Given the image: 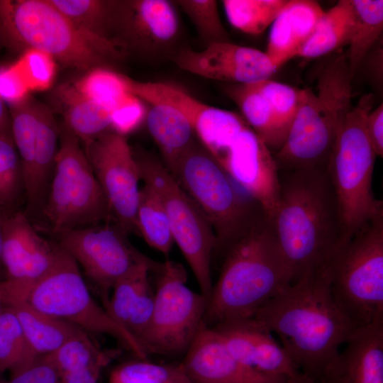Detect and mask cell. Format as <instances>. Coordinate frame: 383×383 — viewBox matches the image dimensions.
<instances>
[{
	"label": "cell",
	"instance_id": "obj_16",
	"mask_svg": "<svg viewBox=\"0 0 383 383\" xmlns=\"http://www.w3.org/2000/svg\"><path fill=\"white\" fill-rule=\"evenodd\" d=\"M174 5L167 0L113 1L111 40L126 55L171 58L180 35Z\"/></svg>",
	"mask_w": 383,
	"mask_h": 383
},
{
	"label": "cell",
	"instance_id": "obj_40",
	"mask_svg": "<svg viewBox=\"0 0 383 383\" xmlns=\"http://www.w3.org/2000/svg\"><path fill=\"white\" fill-rule=\"evenodd\" d=\"M4 383H60L59 373L50 355L37 357L30 363L11 373Z\"/></svg>",
	"mask_w": 383,
	"mask_h": 383
},
{
	"label": "cell",
	"instance_id": "obj_25",
	"mask_svg": "<svg viewBox=\"0 0 383 383\" xmlns=\"http://www.w3.org/2000/svg\"><path fill=\"white\" fill-rule=\"evenodd\" d=\"M54 99L63 116L62 126L82 143L111 130V111L83 95L74 83L58 86Z\"/></svg>",
	"mask_w": 383,
	"mask_h": 383
},
{
	"label": "cell",
	"instance_id": "obj_38",
	"mask_svg": "<svg viewBox=\"0 0 383 383\" xmlns=\"http://www.w3.org/2000/svg\"><path fill=\"white\" fill-rule=\"evenodd\" d=\"M188 16L206 47L230 41L214 0H177L173 1ZM205 47V48H206Z\"/></svg>",
	"mask_w": 383,
	"mask_h": 383
},
{
	"label": "cell",
	"instance_id": "obj_6",
	"mask_svg": "<svg viewBox=\"0 0 383 383\" xmlns=\"http://www.w3.org/2000/svg\"><path fill=\"white\" fill-rule=\"evenodd\" d=\"M170 174L210 223L216 239V251L222 255L266 218L261 206L197 141Z\"/></svg>",
	"mask_w": 383,
	"mask_h": 383
},
{
	"label": "cell",
	"instance_id": "obj_37",
	"mask_svg": "<svg viewBox=\"0 0 383 383\" xmlns=\"http://www.w3.org/2000/svg\"><path fill=\"white\" fill-rule=\"evenodd\" d=\"M252 84L268 102L281 131L287 138L301 106L303 89L270 79Z\"/></svg>",
	"mask_w": 383,
	"mask_h": 383
},
{
	"label": "cell",
	"instance_id": "obj_29",
	"mask_svg": "<svg viewBox=\"0 0 383 383\" xmlns=\"http://www.w3.org/2000/svg\"><path fill=\"white\" fill-rule=\"evenodd\" d=\"M354 25L346 54L351 77L361 68L383 30V1L352 0Z\"/></svg>",
	"mask_w": 383,
	"mask_h": 383
},
{
	"label": "cell",
	"instance_id": "obj_17",
	"mask_svg": "<svg viewBox=\"0 0 383 383\" xmlns=\"http://www.w3.org/2000/svg\"><path fill=\"white\" fill-rule=\"evenodd\" d=\"M61 247L44 238L25 211H15L3 224L2 264L7 302L26 300L55 264Z\"/></svg>",
	"mask_w": 383,
	"mask_h": 383
},
{
	"label": "cell",
	"instance_id": "obj_5",
	"mask_svg": "<svg viewBox=\"0 0 383 383\" xmlns=\"http://www.w3.org/2000/svg\"><path fill=\"white\" fill-rule=\"evenodd\" d=\"M374 95H362L338 132L326 166L336 201L341 245L374 219L383 216V203L374 197L372 182L377 155L365 131Z\"/></svg>",
	"mask_w": 383,
	"mask_h": 383
},
{
	"label": "cell",
	"instance_id": "obj_14",
	"mask_svg": "<svg viewBox=\"0 0 383 383\" xmlns=\"http://www.w3.org/2000/svg\"><path fill=\"white\" fill-rule=\"evenodd\" d=\"M128 235L116 223L106 222L56 237L94 284L104 309L116 283L138 265L152 260L130 243Z\"/></svg>",
	"mask_w": 383,
	"mask_h": 383
},
{
	"label": "cell",
	"instance_id": "obj_21",
	"mask_svg": "<svg viewBox=\"0 0 383 383\" xmlns=\"http://www.w3.org/2000/svg\"><path fill=\"white\" fill-rule=\"evenodd\" d=\"M230 353L240 363L257 372L295 377L302 374L272 333L252 318L213 327Z\"/></svg>",
	"mask_w": 383,
	"mask_h": 383
},
{
	"label": "cell",
	"instance_id": "obj_23",
	"mask_svg": "<svg viewBox=\"0 0 383 383\" xmlns=\"http://www.w3.org/2000/svg\"><path fill=\"white\" fill-rule=\"evenodd\" d=\"M324 11L313 0H287L271 25L265 51L277 70L298 55Z\"/></svg>",
	"mask_w": 383,
	"mask_h": 383
},
{
	"label": "cell",
	"instance_id": "obj_12",
	"mask_svg": "<svg viewBox=\"0 0 383 383\" xmlns=\"http://www.w3.org/2000/svg\"><path fill=\"white\" fill-rule=\"evenodd\" d=\"M157 274L152 318L139 343L148 357L186 353L204 324L208 297L187 286V272L177 262H164Z\"/></svg>",
	"mask_w": 383,
	"mask_h": 383
},
{
	"label": "cell",
	"instance_id": "obj_3",
	"mask_svg": "<svg viewBox=\"0 0 383 383\" xmlns=\"http://www.w3.org/2000/svg\"><path fill=\"white\" fill-rule=\"evenodd\" d=\"M223 256L204 313V323L209 327L252 317L292 284L267 218L229 247Z\"/></svg>",
	"mask_w": 383,
	"mask_h": 383
},
{
	"label": "cell",
	"instance_id": "obj_47",
	"mask_svg": "<svg viewBox=\"0 0 383 383\" xmlns=\"http://www.w3.org/2000/svg\"><path fill=\"white\" fill-rule=\"evenodd\" d=\"M12 213V212H11ZM10 213L0 211V281L5 279V273L2 264L1 252H2V238H3V224L4 221Z\"/></svg>",
	"mask_w": 383,
	"mask_h": 383
},
{
	"label": "cell",
	"instance_id": "obj_1",
	"mask_svg": "<svg viewBox=\"0 0 383 383\" xmlns=\"http://www.w3.org/2000/svg\"><path fill=\"white\" fill-rule=\"evenodd\" d=\"M251 318L279 336L284 350L313 383H328L340 346L357 330L333 299L330 265L304 275Z\"/></svg>",
	"mask_w": 383,
	"mask_h": 383
},
{
	"label": "cell",
	"instance_id": "obj_49",
	"mask_svg": "<svg viewBox=\"0 0 383 383\" xmlns=\"http://www.w3.org/2000/svg\"><path fill=\"white\" fill-rule=\"evenodd\" d=\"M7 302V294L4 285V280L0 281V313Z\"/></svg>",
	"mask_w": 383,
	"mask_h": 383
},
{
	"label": "cell",
	"instance_id": "obj_19",
	"mask_svg": "<svg viewBox=\"0 0 383 383\" xmlns=\"http://www.w3.org/2000/svg\"><path fill=\"white\" fill-rule=\"evenodd\" d=\"M170 59L186 72L231 84L257 83L270 79L277 71L265 52L231 41L198 51L179 48Z\"/></svg>",
	"mask_w": 383,
	"mask_h": 383
},
{
	"label": "cell",
	"instance_id": "obj_32",
	"mask_svg": "<svg viewBox=\"0 0 383 383\" xmlns=\"http://www.w3.org/2000/svg\"><path fill=\"white\" fill-rule=\"evenodd\" d=\"M287 0H224L229 23L236 29L257 35L271 26Z\"/></svg>",
	"mask_w": 383,
	"mask_h": 383
},
{
	"label": "cell",
	"instance_id": "obj_22",
	"mask_svg": "<svg viewBox=\"0 0 383 383\" xmlns=\"http://www.w3.org/2000/svg\"><path fill=\"white\" fill-rule=\"evenodd\" d=\"M328 383H383V321L356 330Z\"/></svg>",
	"mask_w": 383,
	"mask_h": 383
},
{
	"label": "cell",
	"instance_id": "obj_41",
	"mask_svg": "<svg viewBox=\"0 0 383 383\" xmlns=\"http://www.w3.org/2000/svg\"><path fill=\"white\" fill-rule=\"evenodd\" d=\"M155 292L148 282L138 294L129 313L126 330L139 343V339L148 328L152 318Z\"/></svg>",
	"mask_w": 383,
	"mask_h": 383
},
{
	"label": "cell",
	"instance_id": "obj_42",
	"mask_svg": "<svg viewBox=\"0 0 383 383\" xmlns=\"http://www.w3.org/2000/svg\"><path fill=\"white\" fill-rule=\"evenodd\" d=\"M146 113L143 101L130 94L111 111V131L126 136L139 126Z\"/></svg>",
	"mask_w": 383,
	"mask_h": 383
},
{
	"label": "cell",
	"instance_id": "obj_2",
	"mask_svg": "<svg viewBox=\"0 0 383 383\" xmlns=\"http://www.w3.org/2000/svg\"><path fill=\"white\" fill-rule=\"evenodd\" d=\"M269 221L292 284L330 265L340 241L335 196L326 167L282 172Z\"/></svg>",
	"mask_w": 383,
	"mask_h": 383
},
{
	"label": "cell",
	"instance_id": "obj_15",
	"mask_svg": "<svg viewBox=\"0 0 383 383\" xmlns=\"http://www.w3.org/2000/svg\"><path fill=\"white\" fill-rule=\"evenodd\" d=\"M82 144L112 221L128 234L137 233L135 213L140 176L126 136L111 130Z\"/></svg>",
	"mask_w": 383,
	"mask_h": 383
},
{
	"label": "cell",
	"instance_id": "obj_9",
	"mask_svg": "<svg viewBox=\"0 0 383 383\" xmlns=\"http://www.w3.org/2000/svg\"><path fill=\"white\" fill-rule=\"evenodd\" d=\"M40 220L56 238L77 228L113 222L79 139L63 126Z\"/></svg>",
	"mask_w": 383,
	"mask_h": 383
},
{
	"label": "cell",
	"instance_id": "obj_30",
	"mask_svg": "<svg viewBox=\"0 0 383 383\" xmlns=\"http://www.w3.org/2000/svg\"><path fill=\"white\" fill-rule=\"evenodd\" d=\"M137 233L152 248L167 255L174 239L160 198L148 184L140 189L135 213Z\"/></svg>",
	"mask_w": 383,
	"mask_h": 383
},
{
	"label": "cell",
	"instance_id": "obj_24",
	"mask_svg": "<svg viewBox=\"0 0 383 383\" xmlns=\"http://www.w3.org/2000/svg\"><path fill=\"white\" fill-rule=\"evenodd\" d=\"M146 113L148 131L171 172L182 157L196 142L194 129L178 110L168 105L152 104Z\"/></svg>",
	"mask_w": 383,
	"mask_h": 383
},
{
	"label": "cell",
	"instance_id": "obj_34",
	"mask_svg": "<svg viewBox=\"0 0 383 383\" xmlns=\"http://www.w3.org/2000/svg\"><path fill=\"white\" fill-rule=\"evenodd\" d=\"M73 83L83 95L111 111L131 94L126 76L105 67L87 71Z\"/></svg>",
	"mask_w": 383,
	"mask_h": 383
},
{
	"label": "cell",
	"instance_id": "obj_7",
	"mask_svg": "<svg viewBox=\"0 0 383 383\" xmlns=\"http://www.w3.org/2000/svg\"><path fill=\"white\" fill-rule=\"evenodd\" d=\"M352 79L346 54L331 59L319 74L317 91L303 89V98L282 151L301 167L325 165L352 105Z\"/></svg>",
	"mask_w": 383,
	"mask_h": 383
},
{
	"label": "cell",
	"instance_id": "obj_11",
	"mask_svg": "<svg viewBox=\"0 0 383 383\" xmlns=\"http://www.w3.org/2000/svg\"><path fill=\"white\" fill-rule=\"evenodd\" d=\"M134 155L140 179L160 198L174 242L192 270L200 292L209 298L213 284L211 260L216 249V239L210 223L162 162L145 151H138Z\"/></svg>",
	"mask_w": 383,
	"mask_h": 383
},
{
	"label": "cell",
	"instance_id": "obj_33",
	"mask_svg": "<svg viewBox=\"0 0 383 383\" xmlns=\"http://www.w3.org/2000/svg\"><path fill=\"white\" fill-rule=\"evenodd\" d=\"M37 357L29 346L12 308L6 303L0 313V374L13 373Z\"/></svg>",
	"mask_w": 383,
	"mask_h": 383
},
{
	"label": "cell",
	"instance_id": "obj_44",
	"mask_svg": "<svg viewBox=\"0 0 383 383\" xmlns=\"http://www.w3.org/2000/svg\"><path fill=\"white\" fill-rule=\"evenodd\" d=\"M112 360L111 357H106L91 364L60 372V383H98L103 369Z\"/></svg>",
	"mask_w": 383,
	"mask_h": 383
},
{
	"label": "cell",
	"instance_id": "obj_18",
	"mask_svg": "<svg viewBox=\"0 0 383 383\" xmlns=\"http://www.w3.org/2000/svg\"><path fill=\"white\" fill-rule=\"evenodd\" d=\"M213 159L270 218L279 198V170L272 152L251 128L242 129Z\"/></svg>",
	"mask_w": 383,
	"mask_h": 383
},
{
	"label": "cell",
	"instance_id": "obj_35",
	"mask_svg": "<svg viewBox=\"0 0 383 383\" xmlns=\"http://www.w3.org/2000/svg\"><path fill=\"white\" fill-rule=\"evenodd\" d=\"M109 383H193L181 362L157 364L148 360L123 362L111 372Z\"/></svg>",
	"mask_w": 383,
	"mask_h": 383
},
{
	"label": "cell",
	"instance_id": "obj_26",
	"mask_svg": "<svg viewBox=\"0 0 383 383\" xmlns=\"http://www.w3.org/2000/svg\"><path fill=\"white\" fill-rule=\"evenodd\" d=\"M7 304L16 313L26 340L37 356L53 354L65 343L85 332L70 322L37 310L26 300Z\"/></svg>",
	"mask_w": 383,
	"mask_h": 383
},
{
	"label": "cell",
	"instance_id": "obj_48",
	"mask_svg": "<svg viewBox=\"0 0 383 383\" xmlns=\"http://www.w3.org/2000/svg\"><path fill=\"white\" fill-rule=\"evenodd\" d=\"M279 383H313V382L302 373L298 377L287 378Z\"/></svg>",
	"mask_w": 383,
	"mask_h": 383
},
{
	"label": "cell",
	"instance_id": "obj_28",
	"mask_svg": "<svg viewBox=\"0 0 383 383\" xmlns=\"http://www.w3.org/2000/svg\"><path fill=\"white\" fill-rule=\"evenodd\" d=\"M226 94L238 106L242 117L272 152H277L286 137L281 131L265 97L252 84H230Z\"/></svg>",
	"mask_w": 383,
	"mask_h": 383
},
{
	"label": "cell",
	"instance_id": "obj_36",
	"mask_svg": "<svg viewBox=\"0 0 383 383\" xmlns=\"http://www.w3.org/2000/svg\"><path fill=\"white\" fill-rule=\"evenodd\" d=\"M22 199L25 184L11 135H0V211L11 213Z\"/></svg>",
	"mask_w": 383,
	"mask_h": 383
},
{
	"label": "cell",
	"instance_id": "obj_39",
	"mask_svg": "<svg viewBox=\"0 0 383 383\" xmlns=\"http://www.w3.org/2000/svg\"><path fill=\"white\" fill-rule=\"evenodd\" d=\"M55 63L56 61L48 54L28 49L23 51L13 64L30 91H43L52 85L56 72Z\"/></svg>",
	"mask_w": 383,
	"mask_h": 383
},
{
	"label": "cell",
	"instance_id": "obj_50",
	"mask_svg": "<svg viewBox=\"0 0 383 383\" xmlns=\"http://www.w3.org/2000/svg\"><path fill=\"white\" fill-rule=\"evenodd\" d=\"M4 379H5L3 377V375L0 374V383H4Z\"/></svg>",
	"mask_w": 383,
	"mask_h": 383
},
{
	"label": "cell",
	"instance_id": "obj_45",
	"mask_svg": "<svg viewBox=\"0 0 383 383\" xmlns=\"http://www.w3.org/2000/svg\"><path fill=\"white\" fill-rule=\"evenodd\" d=\"M365 131L377 156H383V105L373 108L365 119Z\"/></svg>",
	"mask_w": 383,
	"mask_h": 383
},
{
	"label": "cell",
	"instance_id": "obj_20",
	"mask_svg": "<svg viewBox=\"0 0 383 383\" xmlns=\"http://www.w3.org/2000/svg\"><path fill=\"white\" fill-rule=\"evenodd\" d=\"M181 364L193 383H279L289 378L243 365L230 353L218 332L204 323Z\"/></svg>",
	"mask_w": 383,
	"mask_h": 383
},
{
	"label": "cell",
	"instance_id": "obj_8",
	"mask_svg": "<svg viewBox=\"0 0 383 383\" xmlns=\"http://www.w3.org/2000/svg\"><path fill=\"white\" fill-rule=\"evenodd\" d=\"M330 270L333 299L357 329L383 321V216L339 247Z\"/></svg>",
	"mask_w": 383,
	"mask_h": 383
},
{
	"label": "cell",
	"instance_id": "obj_4",
	"mask_svg": "<svg viewBox=\"0 0 383 383\" xmlns=\"http://www.w3.org/2000/svg\"><path fill=\"white\" fill-rule=\"evenodd\" d=\"M0 39L15 50H38L82 71L126 57L113 42L81 31L48 0H0Z\"/></svg>",
	"mask_w": 383,
	"mask_h": 383
},
{
	"label": "cell",
	"instance_id": "obj_10",
	"mask_svg": "<svg viewBox=\"0 0 383 383\" xmlns=\"http://www.w3.org/2000/svg\"><path fill=\"white\" fill-rule=\"evenodd\" d=\"M26 301L37 310L70 322L87 333L109 335L138 359L148 360L138 340L94 299L79 267L62 249L54 266L34 285Z\"/></svg>",
	"mask_w": 383,
	"mask_h": 383
},
{
	"label": "cell",
	"instance_id": "obj_46",
	"mask_svg": "<svg viewBox=\"0 0 383 383\" xmlns=\"http://www.w3.org/2000/svg\"><path fill=\"white\" fill-rule=\"evenodd\" d=\"M0 135H11V120L5 102L0 98Z\"/></svg>",
	"mask_w": 383,
	"mask_h": 383
},
{
	"label": "cell",
	"instance_id": "obj_43",
	"mask_svg": "<svg viewBox=\"0 0 383 383\" xmlns=\"http://www.w3.org/2000/svg\"><path fill=\"white\" fill-rule=\"evenodd\" d=\"M30 94V90L14 64L0 67V98L8 104L17 103Z\"/></svg>",
	"mask_w": 383,
	"mask_h": 383
},
{
	"label": "cell",
	"instance_id": "obj_13",
	"mask_svg": "<svg viewBox=\"0 0 383 383\" xmlns=\"http://www.w3.org/2000/svg\"><path fill=\"white\" fill-rule=\"evenodd\" d=\"M11 131L25 184L27 214L40 218L53 174L60 128L53 112L31 95L9 105Z\"/></svg>",
	"mask_w": 383,
	"mask_h": 383
},
{
	"label": "cell",
	"instance_id": "obj_27",
	"mask_svg": "<svg viewBox=\"0 0 383 383\" xmlns=\"http://www.w3.org/2000/svg\"><path fill=\"white\" fill-rule=\"evenodd\" d=\"M353 25L352 0L338 1L324 11L297 56L305 58L319 57L348 45Z\"/></svg>",
	"mask_w": 383,
	"mask_h": 383
},
{
	"label": "cell",
	"instance_id": "obj_31",
	"mask_svg": "<svg viewBox=\"0 0 383 383\" xmlns=\"http://www.w3.org/2000/svg\"><path fill=\"white\" fill-rule=\"evenodd\" d=\"M48 1L81 31L95 38L112 41L110 24L113 1Z\"/></svg>",
	"mask_w": 383,
	"mask_h": 383
}]
</instances>
